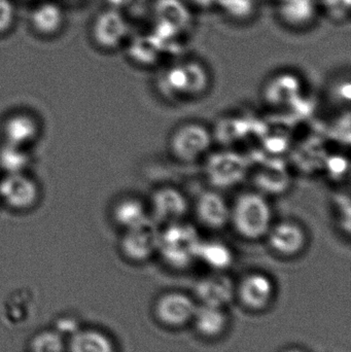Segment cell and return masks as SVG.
<instances>
[{"mask_svg":"<svg viewBox=\"0 0 351 352\" xmlns=\"http://www.w3.org/2000/svg\"><path fill=\"white\" fill-rule=\"evenodd\" d=\"M212 144V133L205 126L199 123L185 124L171 136V154L179 162L194 163L207 154Z\"/></svg>","mask_w":351,"mask_h":352,"instance_id":"6","label":"cell"},{"mask_svg":"<svg viewBox=\"0 0 351 352\" xmlns=\"http://www.w3.org/2000/svg\"><path fill=\"white\" fill-rule=\"evenodd\" d=\"M210 84V76L205 66L198 61L174 64L161 76L162 90L172 98L190 99L201 96Z\"/></svg>","mask_w":351,"mask_h":352,"instance_id":"3","label":"cell"},{"mask_svg":"<svg viewBox=\"0 0 351 352\" xmlns=\"http://www.w3.org/2000/svg\"><path fill=\"white\" fill-rule=\"evenodd\" d=\"M302 91L301 78L293 72H284L274 76L265 87V98L273 107L292 104Z\"/></svg>","mask_w":351,"mask_h":352,"instance_id":"19","label":"cell"},{"mask_svg":"<svg viewBox=\"0 0 351 352\" xmlns=\"http://www.w3.org/2000/svg\"><path fill=\"white\" fill-rule=\"evenodd\" d=\"M197 305L190 296L179 292H170L159 298L155 314L164 326L179 328L192 322Z\"/></svg>","mask_w":351,"mask_h":352,"instance_id":"11","label":"cell"},{"mask_svg":"<svg viewBox=\"0 0 351 352\" xmlns=\"http://www.w3.org/2000/svg\"><path fill=\"white\" fill-rule=\"evenodd\" d=\"M125 47L130 60L144 67L158 63L167 51L163 41L152 31L130 36Z\"/></svg>","mask_w":351,"mask_h":352,"instance_id":"18","label":"cell"},{"mask_svg":"<svg viewBox=\"0 0 351 352\" xmlns=\"http://www.w3.org/2000/svg\"><path fill=\"white\" fill-rule=\"evenodd\" d=\"M160 232L152 217L138 227L124 231L120 241L122 254L130 262H146L158 252Z\"/></svg>","mask_w":351,"mask_h":352,"instance_id":"7","label":"cell"},{"mask_svg":"<svg viewBox=\"0 0 351 352\" xmlns=\"http://www.w3.org/2000/svg\"><path fill=\"white\" fill-rule=\"evenodd\" d=\"M193 320L196 330L205 338L220 337L228 326V316L224 308L205 304L197 306Z\"/></svg>","mask_w":351,"mask_h":352,"instance_id":"23","label":"cell"},{"mask_svg":"<svg viewBox=\"0 0 351 352\" xmlns=\"http://www.w3.org/2000/svg\"><path fill=\"white\" fill-rule=\"evenodd\" d=\"M230 221L245 239L256 241L265 238L272 226L269 201L261 192H243L231 208Z\"/></svg>","mask_w":351,"mask_h":352,"instance_id":"1","label":"cell"},{"mask_svg":"<svg viewBox=\"0 0 351 352\" xmlns=\"http://www.w3.org/2000/svg\"><path fill=\"white\" fill-rule=\"evenodd\" d=\"M65 10L57 2H39L31 10L28 26L39 38L53 39L61 35L66 27Z\"/></svg>","mask_w":351,"mask_h":352,"instance_id":"12","label":"cell"},{"mask_svg":"<svg viewBox=\"0 0 351 352\" xmlns=\"http://www.w3.org/2000/svg\"><path fill=\"white\" fill-rule=\"evenodd\" d=\"M197 260L201 261L214 271L222 272L232 265L234 254L224 242L201 240L198 248Z\"/></svg>","mask_w":351,"mask_h":352,"instance_id":"24","label":"cell"},{"mask_svg":"<svg viewBox=\"0 0 351 352\" xmlns=\"http://www.w3.org/2000/svg\"><path fill=\"white\" fill-rule=\"evenodd\" d=\"M1 134L5 144L29 148L38 140L41 124L36 116L29 111H14L2 122Z\"/></svg>","mask_w":351,"mask_h":352,"instance_id":"9","label":"cell"},{"mask_svg":"<svg viewBox=\"0 0 351 352\" xmlns=\"http://www.w3.org/2000/svg\"><path fill=\"white\" fill-rule=\"evenodd\" d=\"M190 6H195L199 10H210L212 8H216L218 0H185Z\"/></svg>","mask_w":351,"mask_h":352,"instance_id":"32","label":"cell"},{"mask_svg":"<svg viewBox=\"0 0 351 352\" xmlns=\"http://www.w3.org/2000/svg\"><path fill=\"white\" fill-rule=\"evenodd\" d=\"M319 3L334 21L342 22L350 16L351 0H321Z\"/></svg>","mask_w":351,"mask_h":352,"instance_id":"30","label":"cell"},{"mask_svg":"<svg viewBox=\"0 0 351 352\" xmlns=\"http://www.w3.org/2000/svg\"><path fill=\"white\" fill-rule=\"evenodd\" d=\"M41 200L38 182L28 173H2L0 176V203L10 210L26 212Z\"/></svg>","mask_w":351,"mask_h":352,"instance_id":"5","label":"cell"},{"mask_svg":"<svg viewBox=\"0 0 351 352\" xmlns=\"http://www.w3.org/2000/svg\"><path fill=\"white\" fill-rule=\"evenodd\" d=\"M256 184L260 192L280 194L284 192L290 184V176L282 165L269 164L262 166L256 175Z\"/></svg>","mask_w":351,"mask_h":352,"instance_id":"25","label":"cell"},{"mask_svg":"<svg viewBox=\"0 0 351 352\" xmlns=\"http://www.w3.org/2000/svg\"><path fill=\"white\" fill-rule=\"evenodd\" d=\"M329 167L331 169L332 175L341 176L342 173L348 169V164L342 157H335L330 160Z\"/></svg>","mask_w":351,"mask_h":352,"instance_id":"31","label":"cell"},{"mask_svg":"<svg viewBox=\"0 0 351 352\" xmlns=\"http://www.w3.org/2000/svg\"><path fill=\"white\" fill-rule=\"evenodd\" d=\"M111 217L115 225L127 231L146 223L150 215L141 200L135 197H126L113 205Z\"/></svg>","mask_w":351,"mask_h":352,"instance_id":"21","label":"cell"},{"mask_svg":"<svg viewBox=\"0 0 351 352\" xmlns=\"http://www.w3.org/2000/svg\"><path fill=\"white\" fill-rule=\"evenodd\" d=\"M66 352H117L109 335L96 329H78L72 333Z\"/></svg>","mask_w":351,"mask_h":352,"instance_id":"22","label":"cell"},{"mask_svg":"<svg viewBox=\"0 0 351 352\" xmlns=\"http://www.w3.org/2000/svg\"><path fill=\"white\" fill-rule=\"evenodd\" d=\"M90 38L97 49L115 52L125 47L130 38V23L127 16L115 8L101 10L91 21Z\"/></svg>","mask_w":351,"mask_h":352,"instance_id":"4","label":"cell"},{"mask_svg":"<svg viewBox=\"0 0 351 352\" xmlns=\"http://www.w3.org/2000/svg\"><path fill=\"white\" fill-rule=\"evenodd\" d=\"M272 1L276 2L278 1V0H272Z\"/></svg>","mask_w":351,"mask_h":352,"instance_id":"34","label":"cell"},{"mask_svg":"<svg viewBox=\"0 0 351 352\" xmlns=\"http://www.w3.org/2000/svg\"><path fill=\"white\" fill-rule=\"evenodd\" d=\"M201 237L191 223L181 221L161 230L158 252L163 260L175 269H185L197 260Z\"/></svg>","mask_w":351,"mask_h":352,"instance_id":"2","label":"cell"},{"mask_svg":"<svg viewBox=\"0 0 351 352\" xmlns=\"http://www.w3.org/2000/svg\"><path fill=\"white\" fill-rule=\"evenodd\" d=\"M275 3L280 22L295 30L309 28L319 14L317 0H278Z\"/></svg>","mask_w":351,"mask_h":352,"instance_id":"15","label":"cell"},{"mask_svg":"<svg viewBox=\"0 0 351 352\" xmlns=\"http://www.w3.org/2000/svg\"><path fill=\"white\" fill-rule=\"evenodd\" d=\"M18 21V10L12 0H0V38L10 34Z\"/></svg>","mask_w":351,"mask_h":352,"instance_id":"29","label":"cell"},{"mask_svg":"<svg viewBox=\"0 0 351 352\" xmlns=\"http://www.w3.org/2000/svg\"><path fill=\"white\" fill-rule=\"evenodd\" d=\"M196 214L208 229L220 230L230 223L231 208L222 195L206 190L196 202Z\"/></svg>","mask_w":351,"mask_h":352,"instance_id":"17","label":"cell"},{"mask_svg":"<svg viewBox=\"0 0 351 352\" xmlns=\"http://www.w3.org/2000/svg\"><path fill=\"white\" fill-rule=\"evenodd\" d=\"M32 165L29 148L2 142L0 146V171L2 173H28Z\"/></svg>","mask_w":351,"mask_h":352,"instance_id":"26","label":"cell"},{"mask_svg":"<svg viewBox=\"0 0 351 352\" xmlns=\"http://www.w3.org/2000/svg\"><path fill=\"white\" fill-rule=\"evenodd\" d=\"M216 8L230 20L243 23L255 16L258 3L257 0H218Z\"/></svg>","mask_w":351,"mask_h":352,"instance_id":"27","label":"cell"},{"mask_svg":"<svg viewBox=\"0 0 351 352\" xmlns=\"http://www.w3.org/2000/svg\"><path fill=\"white\" fill-rule=\"evenodd\" d=\"M266 237L271 250L284 258L298 256L306 248V231L300 223L291 219L272 225Z\"/></svg>","mask_w":351,"mask_h":352,"instance_id":"10","label":"cell"},{"mask_svg":"<svg viewBox=\"0 0 351 352\" xmlns=\"http://www.w3.org/2000/svg\"><path fill=\"white\" fill-rule=\"evenodd\" d=\"M195 293L202 304L225 308L234 299L236 287L230 277L218 272L198 281Z\"/></svg>","mask_w":351,"mask_h":352,"instance_id":"16","label":"cell"},{"mask_svg":"<svg viewBox=\"0 0 351 352\" xmlns=\"http://www.w3.org/2000/svg\"><path fill=\"white\" fill-rule=\"evenodd\" d=\"M189 204L187 197L179 188L161 186L152 192L150 198V211L155 221L165 223L183 221Z\"/></svg>","mask_w":351,"mask_h":352,"instance_id":"13","label":"cell"},{"mask_svg":"<svg viewBox=\"0 0 351 352\" xmlns=\"http://www.w3.org/2000/svg\"><path fill=\"white\" fill-rule=\"evenodd\" d=\"M284 352H305V351H302V349H288V351H286Z\"/></svg>","mask_w":351,"mask_h":352,"instance_id":"33","label":"cell"},{"mask_svg":"<svg viewBox=\"0 0 351 352\" xmlns=\"http://www.w3.org/2000/svg\"><path fill=\"white\" fill-rule=\"evenodd\" d=\"M249 161L239 153H214L206 162V176L216 188H231L240 184L249 173Z\"/></svg>","mask_w":351,"mask_h":352,"instance_id":"8","label":"cell"},{"mask_svg":"<svg viewBox=\"0 0 351 352\" xmlns=\"http://www.w3.org/2000/svg\"><path fill=\"white\" fill-rule=\"evenodd\" d=\"M236 294L247 309L260 311L266 309L273 301L275 285L268 275L253 272L241 279Z\"/></svg>","mask_w":351,"mask_h":352,"instance_id":"14","label":"cell"},{"mask_svg":"<svg viewBox=\"0 0 351 352\" xmlns=\"http://www.w3.org/2000/svg\"><path fill=\"white\" fill-rule=\"evenodd\" d=\"M29 352H66V347L58 332L43 331L31 339Z\"/></svg>","mask_w":351,"mask_h":352,"instance_id":"28","label":"cell"},{"mask_svg":"<svg viewBox=\"0 0 351 352\" xmlns=\"http://www.w3.org/2000/svg\"><path fill=\"white\" fill-rule=\"evenodd\" d=\"M155 22L169 25L185 32L193 22L190 6L185 0H155Z\"/></svg>","mask_w":351,"mask_h":352,"instance_id":"20","label":"cell"}]
</instances>
